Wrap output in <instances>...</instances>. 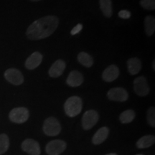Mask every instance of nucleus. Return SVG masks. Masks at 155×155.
I'll return each instance as SVG.
<instances>
[{"mask_svg":"<svg viewBox=\"0 0 155 155\" xmlns=\"http://www.w3.org/2000/svg\"><path fill=\"white\" fill-rule=\"evenodd\" d=\"M105 155H117L115 153H110V154H105Z\"/></svg>","mask_w":155,"mask_h":155,"instance_id":"nucleus-28","label":"nucleus"},{"mask_svg":"<svg viewBox=\"0 0 155 155\" xmlns=\"http://www.w3.org/2000/svg\"><path fill=\"white\" fill-rule=\"evenodd\" d=\"M5 79L9 83L15 86H19L24 82V76L22 73L16 68H9L5 73Z\"/></svg>","mask_w":155,"mask_h":155,"instance_id":"nucleus-8","label":"nucleus"},{"mask_svg":"<svg viewBox=\"0 0 155 155\" xmlns=\"http://www.w3.org/2000/svg\"><path fill=\"white\" fill-rule=\"evenodd\" d=\"M83 101L80 97L73 96L68 98L64 104L65 114L69 117H75L82 111Z\"/></svg>","mask_w":155,"mask_h":155,"instance_id":"nucleus-2","label":"nucleus"},{"mask_svg":"<svg viewBox=\"0 0 155 155\" xmlns=\"http://www.w3.org/2000/svg\"><path fill=\"white\" fill-rule=\"evenodd\" d=\"M59 25V19L55 15H48L33 22L28 27L26 36L30 40L47 38L53 34Z\"/></svg>","mask_w":155,"mask_h":155,"instance_id":"nucleus-1","label":"nucleus"},{"mask_svg":"<svg viewBox=\"0 0 155 155\" xmlns=\"http://www.w3.org/2000/svg\"><path fill=\"white\" fill-rule=\"evenodd\" d=\"M99 119L98 113L95 110H88L83 114L82 117V127L85 130L92 129Z\"/></svg>","mask_w":155,"mask_h":155,"instance_id":"nucleus-6","label":"nucleus"},{"mask_svg":"<svg viewBox=\"0 0 155 155\" xmlns=\"http://www.w3.org/2000/svg\"><path fill=\"white\" fill-rule=\"evenodd\" d=\"M22 150L30 155H40L41 154L40 144L32 139H27L22 143Z\"/></svg>","mask_w":155,"mask_h":155,"instance_id":"nucleus-10","label":"nucleus"},{"mask_svg":"<svg viewBox=\"0 0 155 155\" xmlns=\"http://www.w3.org/2000/svg\"><path fill=\"white\" fill-rule=\"evenodd\" d=\"M83 81H84V78H83L82 73L78 71H73L70 73L68 76L66 83L71 87H78L82 84Z\"/></svg>","mask_w":155,"mask_h":155,"instance_id":"nucleus-14","label":"nucleus"},{"mask_svg":"<svg viewBox=\"0 0 155 155\" xmlns=\"http://www.w3.org/2000/svg\"><path fill=\"white\" fill-rule=\"evenodd\" d=\"M108 134H109V129H108V127H101L96 131L94 137H93L92 143L95 145L102 144L107 139Z\"/></svg>","mask_w":155,"mask_h":155,"instance_id":"nucleus-15","label":"nucleus"},{"mask_svg":"<svg viewBox=\"0 0 155 155\" xmlns=\"http://www.w3.org/2000/svg\"><path fill=\"white\" fill-rule=\"evenodd\" d=\"M137 155H143V154H137Z\"/></svg>","mask_w":155,"mask_h":155,"instance_id":"nucleus-30","label":"nucleus"},{"mask_svg":"<svg viewBox=\"0 0 155 155\" xmlns=\"http://www.w3.org/2000/svg\"><path fill=\"white\" fill-rule=\"evenodd\" d=\"M9 147V139L5 134H0V155L3 154L8 150Z\"/></svg>","mask_w":155,"mask_h":155,"instance_id":"nucleus-22","label":"nucleus"},{"mask_svg":"<svg viewBox=\"0 0 155 155\" xmlns=\"http://www.w3.org/2000/svg\"><path fill=\"white\" fill-rule=\"evenodd\" d=\"M30 116V112L25 107H17L13 108L9 114V118L13 123L23 124L26 122Z\"/></svg>","mask_w":155,"mask_h":155,"instance_id":"nucleus-4","label":"nucleus"},{"mask_svg":"<svg viewBox=\"0 0 155 155\" xmlns=\"http://www.w3.org/2000/svg\"><path fill=\"white\" fill-rule=\"evenodd\" d=\"M119 75V69L115 65H111L104 70L102 73V78L106 82L115 81Z\"/></svg>","mask_w":155,"mask_h":155,"instance_id":"nucleus-12","label":"nucleus"},{"mask_svg":"<svg viewBox=\"0 0 155 155\" xmlns=\"http://www.w3.org/2000/svg\"><path fill=\"white\" fill-rule=\"evenodd\" d=\"M82 29H83V25L81 24H78L77 25H75L74 28H73V30H71V34L72 35H75L78 34L79 32L82 30Z\"/></svg>","mask_w":155,"mask_h":155,"instance_id":"nucleus-26","label":"nucleus"},{"mask_svg":"<svg viewBox=\"0 0 155 155\" xmlns=\"http://www.w3.org/2000/svg\"><path fill=\"white\" fill-rule=\"evenodd\" d=\"M67 144L61 139H55L49 141L46 145L45 152L48 155H60L66 150Z\"/></svg>","mask_w":155,"mask_h":155,"instance_id":"nucleus-5","label":"nucleus"},{"mask_svg":"<svg viewBox=\"0 0 155 155\" xmlns=\"http://www.w3.org/2000/svg\"><path fill=\"white\" fill-rule=\"evenodd\" d=\"M135 111L132 109H128L120 114L119 120L122 124H129L135 119Z\"/></svg>","mask_w":155,"mask_h":155,"instance_id":"nucleus-21","label":"nucleus"},{"mask_svg":"<svg viewBox=\"0 0 155 155\" xmlns=\"http://www.w3.org/2000/svg\"><path fill=\"white\" fill-rule=\"evenodd\" d=\"M100 9L106 17H111L113 14L111 0H99Z\"/></svg>","mask_w":155,"mask_h":155,"instance_id":"nucleus-19","label":"nucleus"},{"mask_svg":"<svg viewBox=\"0 0 155 155\" xmlns=\"http://www.w3.org/2000/svg\"><path fill=\"white\" fill-rule=\"evenodd\" d=\"M127 68L131 75H137L141 70V62L138 58H131L127 61Z\"/></svg>","mask_w":155,"mask_h":155,"instance_id":"nucleus-16","label":"nucleus"},{"mask_svg":"<svg viewBox=\"0 0 155 155\" xmlns=\"http://www.w3.org/2000/svg\"><path fill=\"white\" fill-rule=\"evenodd\" d=\"M42 130L45 134L49 137H55L61 131V126L58 120L55 117H49L45 120Z\"/></svg>","mask_w":155,"mask_h":155,"instance_id":"nucleus-3","label":"nucleus"},{"mask_svg":"<svg viewBox=\"0 0 155 155\" xmlns=\"http://www.w3.org/2000/svg\"><path fill=\"white\" fill-rule=\"evenodd\" d=\"M155 137L154 135H146L141 137L137 141V147L139 149H146L150 147L154 144Z\"/></svg>","mask_w":155,"mask_h":155,"instance_id":"nucleus-17","label":"nucleus"},{"mask_svg":"<svg viewBox=\"0 0 155 155\" xmlns=\"http://www.w3.org/2000/svg\"><path fill=\"white\" fill-rule=\"evenodd\" d=\"M78 61L81 65L86 68H91L94 64V59L89 54L81 52L78 55Z\"/></svg>","mask_w":155,"mask_h":155,"instance_id":"nucleus-20","label":"nucleus"},{"mask_svg":"<svg viewBox=\"0 0 155 155\" xmlns=\"http://www.w3.org/2000/svg\"><path fill=\"white\" fill-rule=\"evenodd\" d=\"M144 30L147 36H152L155 30V19L154 17L148 15L144 19Z\"/></svg>","mask_w":155,"mask_h":155,"instance_id":"nucleus-18","label":"nucleus"},{"mask_svg":"<svg viewBox=\"0 0 155 155\" xmlns=\"http://www.w3.org/2000/svg\"><path fill=\"white\" fill-rule=\"evenodd\" d=\"M140 5L147 10H154L155 0H141Z\"/></svg>","mask_w":155,"mask_h":155,"instance_id":"nucleus-24","label":"nucleus"},{"mask_svg":"<svg viewBox=\"0 0 155 155\" xmlns=\"http://www.w3.org/2000/svg\"><path fill=\"white\" fill-rule=\"evenodd\" d=\"M119 16L121 19H129L131 17V12L126 9H123L119 12Z\"/></svg>","mask_w":155,"mask_h":155,"instance_id":"nucleus-25","label":"nucleus"},{"mask_svg":"<svg viewBox=\"0 0 155 155\" xmlns=\"http://www.w3.org/2000/svg\"><path fill=\"white\" fill-rule=\"evenodd\" d=\"M134 90L138 96L144 97L149 94L150 91L147 78L144 76H139L134 81Z\"/></svg>","mask_w":155,"mask_h":155,"instance_id":"nucleus-7","label":"nucleus"},{"mask_svg":"<svg viewBox=\"0 0 155 155\" xmlns=\"http://www.w3.org/2000/svg\"><path fill=\"white\" fill-rule=\"evenodd\" d=\"M154 64H155V61H153V63H152V68H153V71H155V65H154Z\"/></svg>","mask_w":155,"mask_h":155,"instance_id":"nucleus-27","label":"nucleus"},{"mask_svg":"<svg viewBox=\"0 0 155 155\" xmlns=\"http://www.w3.org/2000/svg\"><path fill=\"white\" fill-rule=\"evenodd\" d=\"M147 122L152 127H155V108L154 106L150 107L147 113Z\"/></svg>","mask_w":155,"mask_h":155,"instance_id":"nucleus-23","label":"nucleus"},{"mask_svg":"<svg viewBox=\"0 0 155 155\" xmlns=\"http://www.w3.org/2000/svg\"><path fill=\"white\" fill-rule=\"evenodd\" d=\"M42 55L39 52H34L32 55L29 56L25 61V67L28 70H34L40 65L42 61Z\"/></svg>","mask_w":155,"mask_h":155,"instance_id":"nucleus-11","label":"nucleus"},{"mask_svg":"<svg viewBox=\"0 0 155 155\" xmlns=\"http://www.w3.org/2000/svg\"><path fill=\"white\" fill-rule=\"evenodd\" d=\"M32 2H39V1H41V0H30Z\"/></svg>","mask_w":155,"mask_h":155,"instance_id":"nucleus-29","label":"nucleus"},{"mask_svg":"<svg viewBox=\"0 0 155 155\" xmlns=\"http://www.w3.org/2000/svg\"><path fill=\"white\" fill-rule=\"evenodd\" d=\"M66 68V64L63 60H58L54 63L48 71L49 75L51 78H58L63 74Z\"/></svg>","mask_w":155,"mask_h":155,"instance_id":"nucleus-13","label":"nucleus"},{"mask_svg":"<svg viewBox=\"0 0 155 155\" xmlns=\"http://www.w3.org/2000/svg\"><path fill=\"white\" fill-rule=\"evenodd\" d=\"M107 97L113 101L124 102L129 98V94L126 89L118 87L110 89L107 93Z\"/></svg>","mask_w":155,"mask_h":155,"instance_id":"nucleus-9","label":"nucleus"}]
</instances>
